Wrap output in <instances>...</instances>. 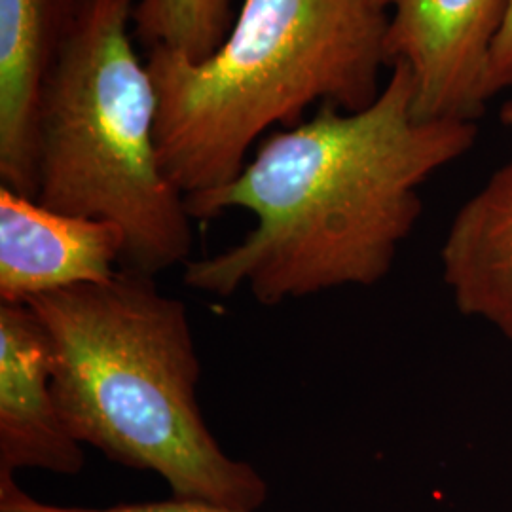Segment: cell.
I'll list each match as a JSON object with an SVG mask.
<instances>
[{
  "mask_svg": "<svg viewBox=\"0 0 512 512\" xmlns=\"http://www.w3.org/2000/svg\"><path fill=\"white\" fill-rule=\"evenodd\" d=\"M440 262L456 308L497 330L512 353V158L461 205Z\"/></svg>",
  "mask_w": 512,
  "mask_h": 512,
  "instance_id": "9",
  "label": "cell"
},
{
  "mask_svg": "<svg viewBox=\"0 0 512 512\" xmlns=\"http://www.w3.org/2000/svg\"><path fill=\"white\" fill-rule=\"evenodd\" d=\"M80 0H0V186L37 198V120Z\"/></svg>",
  "mask_w": 512,
  "mask_h": 512,
  "instance_id": "8",
  "label": "cell"
},
{
  "mask_svg": "<svg viewBox=\"0 0 512 512\" xmlns=\"http://www.w3.org/2000/svg\"><path fill=\"white\" fill-rule=\"evenodd\" d=\"M501 122H503L507 128L512 129V101H509V103L501 109Z\"/></svg>",
  "mask_w": 512,
  "mask_h": 512,
  "instance_id": "13",
  "label": "cell"
},
{
  "mask_svg": "<svg viewBox=\"0 0 512 512\" xmlns=\"http://www.w3.org/2000/svg\"><path fill=\"white\" fill-rule=\"evenodd\" d=\"M509 0H393L387 14V67L404 63L421 122H475L495 37Z\"/></svg>",
  "mask_w": 512,
  "mask_h": 512,
  "instance_id": "5",
  "label": "cell"
},
{
  "mask_svg": "<svg viewBox=\"0 0 512 512\" xmlns=\"http://www.w3.org/2000/svg\"><path fill=\"white\" fill-rule=\"evenodd\" d=\"M387 10L372 0H243L200 61L148 50L165 177L184 198L232 183L256 139L313 103L355 112L380 95Z\"/></svg>",
  "mask_w": 512,
  "mask_h": 512,
  "instance_id": "3",
  "label": "cell"
},
{
  "mask_svg": "<svg viewBox=\"0 0 512 512\" xmlns=\"http://www.w3.org/2000/svg\"><path fill=\"white\" fill-rule=\"evenodd\" d=\"M476 135L475 122L418 120L410 69L393 65L366 109L323 105L264 141L232 183L184 198L192 219L256 217L238 245L188 262L184 283L215 296L247 289L262 306L380 283L420 220L421 186Z\"/></svg>",
  "mask_w": 512,
  "mask_h": 512,
  "instance_id": "1",
  "label": "cell"
},
{
  "mask_svg": "<svg viewBox=\"0 0 512 512\" xmlns=\"http://www.w3.org/2000/svg\"><path fill=\"white\" fill-rule=\"evenodd\" d=\"M52 380V346L35 311L0 302V478L84 469V448L61 418Z\"/></svg>",
  "mask_w": 512,
  "mask_h": 512,
  "instance_id": "6",
  "label": "cell"
},
{
  "mask_svg": "<svg viewBox=\"0 0 512 512\" xmlns=\"http://www.w3.org/2000/svg\"><path fill=\"white\" fill-rule=\"evenodd\" d=\"M232 0H137L133 27L148 50L165 48L200 61L226 38Z\"/></svg>",
  "mask_w": 512,
  "mask_h": 512,
  "instance_id": "10",
  "label": "cell"
},
{
  "mask_svg": "<svg viewBox=\"0 0 512 512\" xmlns=\"http://www.w3.org/2000/svg\"><path fill=\"white\" fill-rule=\"evenodd\" d=\"M124 249L116 224L61 215L0 186V302L105 283L120 272Z\"/></svg>",
  "mask_w": 512,
  "mask_h": 512,
  "instance_id": "7",
  "label": "cell"
},
{
  "mask_svg": "<svg viewBox=\"0 0 512 512\" xmlns=\"http://www.w3.org/2000/svg\"><path fill=\"white\" fill-rule=\"evenodd\" d=\"M378 8H382V10H389V6H391V2L393 0H372Z\"/></svg>",
  "mask_w": 512,
  "mask_h": 512,
  "instance_id": "14",
  "label": "cell"
},
{
  "mask_svg": "<svg viewBox=\"0 0 512 512\" xmlns=\"http://www.w3.org/2000/svg\"><path fill=\"white\" fill-rule=\"evenodd\" d=\"M509 88H512V0L507 4L505 19L492 46L484 82V97L488 101Z\"/></svg>",
  "mask_w": 512,
  "mask_h": 512,
  "instance_id": "12",
  "label": "cell"
},
{
  "mask_svg": "<svg viewBox=\"0 0 512 512\" xmlns=\"http://www.w3.org/2000/svg\"><path fill=\"white\" fill-rule=\"evenodd\" d=\"M135 4L80 0L38 107L35 200L116 224L122 266L156 275L190 262L194 234L158 158L156 88L129 33Z\"/></svg>",
  "mask_w": 512,
  "mask_h": 512,
  "instance_id": "4",
  "label": "cell"
},
{
  "mask_svg": "<svg viewBox=\"0 0 512 512\" xmlns=\"http://www.w3.org/2000/svg\"><path fill=\"white\" fill-rule=\"evenodd\" d=\"M0 512H243L220 507L215 503L194 501L171 497L167 501H152V503H129V505H114L107 509H82V507H59L25 494L16 482V478H0Z\"/></svg>",
  "mask_w": 512,
  "mask_h": 512,
  "instance_id": "11",
  "label": "cell"
},
{
  "mask_svg": "<svg viewBox=\"0 0 512 512\" xmlns=\"http://www.w3.org/2000/svg\"><path fill=\"white\" fill-rule=\"evenodd\" d=\"M55 401L74 439L110 461L162 476L173 497L256 512L268 482L220 448L198 404L202 365L188 311L154 275L40 294Z\"/></svg>",
  "mask_w": 512,
  "mask_h": 512,
  "instance_id": "2",
  "label": "cell"
}]
</instances>
